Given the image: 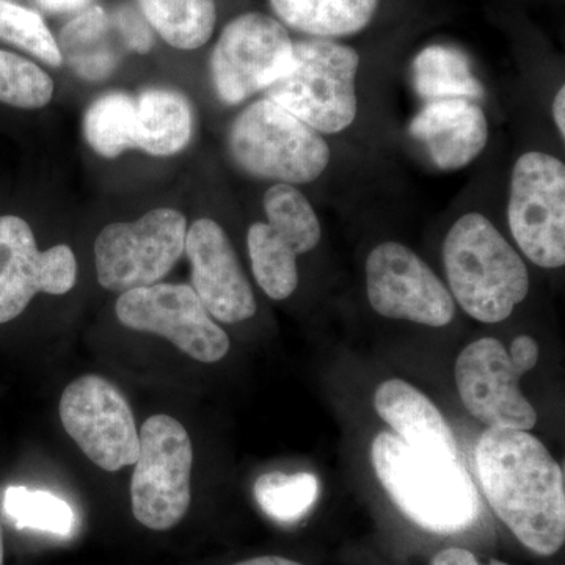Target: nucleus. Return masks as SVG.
Listing matches in <instances>:
<instances>
[{
  "instance_id": "f257e3e1",
  "label": "nucleus",
  "mask_w": 565,
  "mask_h": 565,
  "mask_svg": "<svg viewBox=\"0 0 565 565\" xmlns=\"http://www.w3.org/2000/svg\"><path fill=\"white\" fill-rule=\"evenodd\" d=\"M487 501L531 552L552 556L565 541L564 471L527 430L489 427L476 446Z\"/></svg>"
},
{
  "instance_id": "f03ea898",
  "label": "nucleus",
  "mask_w": 565,
  "mask_h": 565,
  "mask_svg": "<svg viewBox=\"0 0 565 565\" xmlns=\"http://www.w3.org/2000/svg\"><path fill=\"white\" fill-rule=\"evenodd\" d=\"M444 264L452 299L476 321L503 322L530 292L522 256L479 212L462 215L446 234Z\"/></svg>"
},
{
  "instance_id": "7ed1b4c3",
  "label": "nucleus",
  "mask_w": 565,
  "mask_h": 565,
  "mask_svg": "<svg viewBox=\"0 0 565 565\" xmlns=\"http://www.w3.org/2000/svg\"><path fill=\"white\" fill-rule=\"evenodd\" d=\"M371 459L394 504L423 530L455 534L478 516V493L459 462L423 455L388 433L374 438Z\"/></svg>"
},
{
  "instance_id": "20e7f679",
  "label": "nucleus",
  "mask_w": 565,
  "mask_h": 565,
  "mask_svg": "<svg viewBox=\"0 0 565 565\" xmlns=\"http://www.w3.org/2000/svg\"><path fill=\"white\" fill-rule=\"evenodd\" d=\"M360 55L329 40L294 43L285 73L266 88V98L321 134H338L355 121Z\"/></svg>"
},
{
  "instance_id": "39448f33",
  "label": "nucleus",
  "mask_w": 565,
  "mask_h": 565,
  "mask_svg": "<svg viewBox=\"0 0 565 565\" xmlns=\"http://www.w3.org/2000/svg\"><path fill=\"white\" fill-rule=\"evenodd\" d=\"M234 162L252 177L281 184H308L330 163L322 134L270 99L252 103L230 129Z\"/></svg>"
},
{
  "instance_id": "423d86ee",
  "label": "nucleus",
  "mask_w": 565,
  "mask_h": 565,
  "mask_svg": "<svg viewBox=\"0 0 565 565\" xmlns=\"http://www.w3.org/2000/svg\"><path fill=\"white\" fill-rule=\"evenodd\" d=\"M537 360L539 345L527 334L516 337L511 351L494 338L468 344L456 363L457 390L467 411L489 427L533 429L537 414L519 384Z\"/></svg>"
},
{
  "instance_id": "0eeeda50",
  "label": "nucleus",
  "mask_w": 565,
  "mask_h": 565,
  "mask_svg": "<svg viewBox=\"0 0 565 565\" xmlns=\"http://www.w3.org/2000/svg\"><path fill=\"white\" fill-rule=\"evenodd\" d=\"M139 438L131 481L132 514L148 530H172L191 505V437L173 416L154 415L141 426Z\"/></svg>"
},
{
  "instance_id": "6e6552de",
  "label": "nucleus",
  "mask_w": 565,
  "mask_h": 565,
  "mask_svg": "<svg viewBox=\"0 0 565 565\" xmlns=\"http://www.w3.org/2000/svg\"><path fill=\"white\" fill-rule=\"evenodd\" d=\"M188 221L161 207L131 223H110L95 241L99 285L111 292L156 285L173 269L185 247Z\"/></svg>"
},
{
  "instance_id": "1a4fd4ad",
  "label": "nucleus",
  "mask_w": 565,
  "mask_h": 565,
  "mask_svg": "<svg viewBox=\"0 0 565 565\" xmlns=\"http://www.w3.org/2000/svg\"><path fill=\"white\" fill-rule=\"evenodd\" d=\"M508 222L523 255L544 269L565 264V166L555 156L530 151L515 162Z\"/></svg>"
},
{
  "instance_id": "9d476101",
  "label": "nucleus",
  "mask_w": 565,
  "mask_h": 565,
  "mask_svg": "<svg viewBox=\"0 0 565 565\" xmlns=\"http://www.w3.org/2000/svg\"><path fill=\"white\" fill-rule=\"evenodd\" d=\"M61 419L82 452L103 470L114 473L139 459L131 407L107 379L90 374L71 382L62 394Z\"/></svg>"
},
{
  "instance_id": "9b49d317",
  "label": "nucleus",
  "mask_w": 565,
  "mask_h": 565,
  "mask_svg": "<svg viewBox=\"0 0 565 565\" xmlns=\"http://www.w3.org/2000/svg\"><path fill=\"white\" fill-rule=\"evenodd\" d=\"M115 310L122 326L166 338L202 363L221 362L232 345L192 286L156 282L132 289L121 294Z\"/></svg>"
},
{
  "instance_id": "f8f14e48",
  "label": "nucleus",
  "mask_w": 565,
  "mask_h": 565,
  "mask_svg": "<svg viewBox=\"0 0 565 565\" xmlns=\"http://www.w3.org/2000/svg\"><path fill=\"white\" fill-rule=\"evenodd\" d=\"M294 43L285 25L262 13H247L230 22L212 52L215 92L230 106L264 92L285 73Z\"/></svg>"
},
{
  "instance_id": "ddd939ff",
  "label": "nucleus",
  "mask_w": 565,
  "mask_h": 565,
  "mask_svg": "<svg viewBox=\"0 0 565 565\" xmlns=\"http://www.w3.org/2000/svg\"><path fill=\"white\" fill-rule=\"evenodd\" d=\"M366 291L371 307L384 318L445 327L456 315L445 282L414 250L393 241L367 256Z\"/></svg>"
},
{
  "instance_id": "4468645a",
  "label": "nucleus",
  "mask_w": 565,
  "mask_h": 565,
  "mask_svg": "<svg viewBox=\"0 0 565 565\" xmlns=\"http://www.w3.org/2000/svg\"><path fill=\"white\" fill-rule=\"evenodd\" d=\"M76 280V256L68 245L40 252L28 222L0 217V323L18 318L36 294L62 296Z\"/></svg>"
},
{
  "instance_id": "2eb2a0df",
  "label": "nucleus",
  "mask_w": 565,
  "mask_h": 565,
  "mask_svg": "<svg viewBox=\"0 0 565 565\" xmlns=\"http://www.w3.org/2000/svg\"><path fill=\"white\" fill-rule=\"evenodd\" d=\"M184 252L191 262L193 291L212 318L237 323L255 316V294L228 234L217 222H193L185 234Z\"/></svg>"
},
{
  "instance_id": "dca6fc26",
  "label": "nucleus",
  "mask_w": 565,
  "mask_h": 565,
  "mask_svg": "<svg viewBox=\"0 0 565 565\" xmlns=\"http://www.w3.org/2000/svg\"><path fill=\"white\" fill-rule=\"evenodd\" d=\"M408 132L423 145L440 170H460L484 151L489 122L482 107L471 99H437L424 104Z\"/></svg>"
},
{
  "instance_id": "f3484780",
  "label": "nucleus",
  "mask_w": 565,
  "mask_h": 565,
  "mask_svg": "<svg viewBox=\"0 0 565 565\" xmlns=\"http://www.w3.org/2000/svg\"><path fill=\"white\" fill-rule=\"evenodd\" d=\"M379 416L415 451L459 462L455 435L429 397L401 379H390L374 394Z\"/></svg>"
},
{
  "instance_id": "a211bd4d",
  "label": "nucleus",
  "mask_w": 565,
  "mask_h": 565,
  "mask_svg": "<svg viewBox=\"0 0 565 565\" xmlns=\"http://www.w3.org/2000/svg\"><path fill=\"white\" fill-rule=\"evenodd\" d=\"M193 114L184 95L163 88L145 90L136 99V148L152 156L184 150L192 137Z\"/></svg>"
},
{
  "instance_id": "6ab92c4d",
  "label": "nucleus",
  "mask_w": 565,
  "mask_h": 565,
  "mask_svg": "<svg viewBox=\"0 0 565 565\" xmlns=\"http://www.w3.org/2000/svg\"><path fill=\"white\" fill-rule=\"evenodd\" d=\"M277 17L308 35H352L373 20L379 0H270Z\"/></svg>"
},
{
  "instance_id": "aec40b11",
  "label": "nucleus",
  "mask_w": 565,
  "mask_h": 565,
  "mask_svg": "<svg viewBox=\"0 0 565 565\" xmlns=\"http://www.w3.org/2000/svg\"><path fill=\"white\" fill-rule=\"evenodd\" d=\"M415 90L424 102L463 98L478 102L484 96V87L475 76L467 55L456 47H426L416 55L412 65Z\"/></svg>"
},
{
  "instance_id": "412c9836",
  "label": "nucleus",
  "mask_w": 565,
  "mask_h": 565,
  "mask_svg": "<svg viewBox=\"0 0 565 565\" xmlns=\"http://www.w3.org/2000/svg\"><path fill=\"white\" fill-rule=\"evenodd\" d=\"M247 245L259 288L274 300L291 297L299 285L297 258L302 255L291 237L270 223L256 222L248 230Z\"/></svg>"
},
{
  "instance_id": "4be33fe9",
  "label": "nucleus",
  "mask_w": 565,
  "mask_h": 565,
  "mask_svg": "<svg viewBox=\"0 0 565 565\" xmlns=\"http://www.w3.org/2000/svg\"><path fill=\"white\" fill-rule=\"evenodd\" d=\"M145 20L178 50H199L215 28L214 0H139Z\"/></svg>"
},
{
  "instance_id": "5701e85b",
  "label": "nucleus",
  "mask_w": 565,
  "mask_h": 565,
  "mask_svg": "<svg viewBox=\"0 0 565 565\" xmlns=\"http://www.w3.org/2000/svg\"><path fill=\"white\" fill-rule=\"evenodd\" d=\"M109 29V17L102 7L84 11L62 29L58 47L70 65L85 79L102 81L117 66V54L107 43Z\"/></svg>"
},
{
  "instance_id": "b1692460",
  "label": "nucleus",
  "mask_w": 565,
  "mask_h": 565,
  "mask_svg": "<svg viewBox=\"0 0 565 565\" xmlns=\"http://www.w3.org/2000/svg\"><path fill=\"white\" fill-rule=\"evenodd\" d=\"M85 139L104 158L115 159L136 148V99L109 93L88 107L84 118Z\"/></svg>"
},
{
  "instance_id": "393cba45",
  "label": "nucleus",
  "mask_w": 565,
  "mask_h": 565,
  "mask_svg": "<svg viewBox=\"0 0 565 565\" xmlns=\"http://www.w3.org/2000/svg\"><path fill=\"white\" fill-rule=\"evenodd\" d=\"M255 498L264 514L282 525L300 522L319 498V481L311 473L263 475L255 482Z\"/></svg>"
},
{
  "instance_id": "a878e982",
  "label": "nucleus",
  "mask_w": 565,
  "mask_h": 565,
  "mask_svg": "<svg viewBox=\"0 0 565 565\" xmlns=\"http://www.w3.org/2000/svg\"><path fill=\"white\" fill-rule=\"evenodd\" d=\"M3 512L21 530L41 531L55 535H70L74 530L73 509L57 494L32 490L28 487H9L3 494Z\"/></svg>"
},
{
  "instance_id": "bb28decb",
  "label": "nucleus",
  "mask_w": 565,
  "mask_h": 565,
  "mask_svg": "<svg viewBox=\"0 0 565 565\" xmlns=\"http://www.w3.org/2000/svg\"><path fill=\"white\" fill-rule=\"evenodd\" d=\"M264 212L267 222L281 230L300 248L302 255L321 243L322 228L318 214L296 185H273L264 195Z\"/></svg>"
},
{
  "instance_id": "cd10ccee",
  "label": "nucleus",
  "mask_w": 565,
  "mask_h": 565,
  "mask_svg": "<svg viewBox=\"0 0 565 565\" xmlns=\"http://www.w3.org/2000/svg\"><path fill=\"white\" fill-rule=\"evenodd\" d=\"M54 95V82L35 63L0 51V103L20 109H41Z\"/></svg>"
},
{
  "instance_id": "c85d7f7f",
  "label": "nucleus",
  "mask_w": 565,
  "mask_h": 565,
  "mask_svg": "<svg viewBox=\"0 0 565 565\" xmlns=\"http://www.w3.org/2000/svg\"><path fill=\"white\" fill-rule=\"evenodd\" d=\"M0 40L9 41L51 66H61L63 55L43 18L9 0H0Z\"/></svg>"
},
{
  "instance_id": "c756f323",
  "label": "nucleus",
  "mask_w": 565,
  "mask_h": 565,
  "mask_svg": "<svg viewBox=\"0 0 565 565\" xmlns=\"http://www.w3.org/2000/svg\"><path fill=\"white\" fill-rule=\"evenodd\" d=\"M115 24H117L118 32H120L121 39L129 50L139 52V54H147L151 50L150 25L139 11L134 10L132 7H121L115 13Z\"/></svg>"
},
{
  "instance_id": "7c9ffc66",
  "label": "nucleus",
  "mask_w": 565,
  "mask_h": 565,
  "mask_svg": "<svg viewBox=\"0 0 565 565\" xmlns=\"http://www.w3.org/2000/svg\"><path fill=\"white\" fill-rule=\"evenodd\" d=\"M430 565H509L494 559H481L463 548H446L434 556Z\"/></svg>"
},
{
  "instance_id": "2f4dec72",
  "label": "nucleus",
  "mask_w": 565,
  "mask_h": 565,
  "mask_svg": "<svg viewBox=\"0 0 565 565\" xmlns=\"http://www.w3.org/2000/svg\"><path fill=\"white\" fill-rule=\"evenodd\" d=\"M43 9L54 11V13H68L84 9L90 3V0H36Z\"/></svg>"
},
{
  "instance_id": "473e14b6",
  "label": "nucleus",
  "mask_w": 565,
  "mask_h": 565,
  "mask_svg": "<svg viewBox=\"0 0 565 565\" xmlns=\"http://www.w3.org/2000/svg\"><path fill=\"white\" fill-rule=\"evenodd\" d=\"M553 118H555L557 131L565 137V88L561 87L553 102Z\"/></svg>"
},
{
  "instance_id": "72a5a7b5",
  "label": "nucleus",
  "mask_w": 565,
  "mask_h": 565,
  "mask_svg": "<svg viewBox=\"0 0 565 565\" xmlns=\"http://www.w3.org/2000/svg\"><path fill=\"white\" fill-rule=\"evenodd\" d=\"M234 565H302L297 561L288 559L282 556H258L252 557V559L243 561Z\"/></svg>"
},
{
  "instance_id": "f704fd0d",
  "label": "nucleus",
  "mask_w": 565,
  "mask_h": 565,
  "mask_svg": "<svg viewBox=\"0 0 565 565\" xmlns=\"http://www.w3.org/2000/svg\"><path fill=\"white\" fill-rule=\"evenodd\" d=\"M3 556H6V546H3L2 523H0V565H3Z\"/></svg>"
}]
</instances>
